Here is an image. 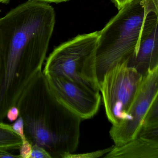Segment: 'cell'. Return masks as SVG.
<instances>
[{"mask_svg":"<svg viewBox=\"0 0 158 158\" xmlns=\"http://www.w3.org/2000/svg\"><path fill=\"white\" fill-rule=\"evenodd\" d=\"M55 24L48 3L28 0L0 18V116L40 71Z\"/></svg>","mask_w":158,"mask_h":158,"instance_id":"6da1fadb","label":"cell"},{"mask_svg":"<svg viewBox=\"0 0 158 158\" xmlns=\"http://www.w3.org/2000/svg\"><path fill=\"white\" fill-rule=\"evenodd\" d=\"M16 106L32 146L44 148L52 158H64L76 150L82 119L54 97L43 71L32 79Z\"/></svg>","mask_w":158,"mask_h":158,"instance_id":"7a4b0ae2","label":"cell"},{"mask_svg":"<svg viewBox=\"0 0 158 158\" xmlns=\"http://www.w3.org/2000/svg\"><path fill=\"white\" fill-rule=\"evenodd\" d=\"M144 18L142 0H132L99 31L96 53L98 83L107 71L119 64H128L135 56Z\"/></svg>","mask_w":158,"mask_h":158,"instance_id":"3957f363","label":"cell"},{"mask_svg":"<svg viewBox=\"0 0 158 158\" xmlns=\"http://www.w3.org/2000/svg\"><path fill=\"white\" fill-rule=\"evenodd\" d=\"M99 31L79 35L54 49L47 59L43 73L82 83L99 91L96 53Z\"/></svg>","mask_w":158,"mask_h":158,"instance_id":"277c9868","label":"cell"},{"mask_svg":"<svg viewBox=\"0 0 158 158\" xmlns=\"http://www.w3.org/2000/svg\"><path fill=\"white\" fill-rule=\"evenodd\" d=\"M143 79L136 70L123 63L107 71L99 82L106 115L113 125L125 119Z\"/></svg>","mask_w":158,"mask_h":158,"instance_id":"5b68a950","label":"cell"},{"mask_svg":"<svg viewBox=\"0 0 158 158\" xmlns=\"http://www.w3.org/2000/svg\"><path fill=\"white\" fill-rule=\"evenodd\" d=\"M158 96V67L144 76L141 85L127 113L125 119L113 125L110 135L120 146L137 136L144 118L154 100Z\"/></svg>","mask_w":158,"mask_h":158,"instance_id":"8992f818","label":"cell"},{"mask_svg":"<svg viewBox=\"0 0 158 158\" xmlns=\"http://www.w3.org/2000/svg\"><path fill=\"white\" fill-rule=\"evenodd\" d=\"M46 76L54 97L82 120L90 119L97 113L101 99L99 91L66 77Z\"/></svg>","mask_w":158,"mask_h":158,"instance_id":"52a82bcc","label":"cell"},{"mask_svg":"<svg viewBox=\"0 0 158 158\" xmlns=\"http://www.w3.org/2000/svg\"><path fill=\"white\" fill-rule=\"evenodd\" d=\"M158 14L150 12L145 16L137 51L127 65L144 77L158 67Z\"/></svg>","mask_w":158,"mask_h":158,"instance_id":"ba28073f","label":"cell"},{"mask_svg":"<svg viewBox=\"0 0 158 158\" xmlns=\"http://www.w3.org/2000/svg\"><path fill=\"white\" fill-rule=\"evenodd\" d=\"M106 158H158V140L137 136L127 143L114 146Z\"/></svg>","mask_w":158,"mask_h":158,"instance_id":"9c48e42d","label":"cell"},{"mask_svg":"<svg viewBox=\"0 0 158 158\" xmlns=\"http://www.w3.org/2000/svg\"><path fill=\"white\" fill-rule=\"evenodd\" d=\"M22 142V138L11 125L0 122V150L19 149Z\"/></svg>","mask_w":158,"mask_h":158,"instance_id":"30bf717a","label":"cell"},{"mask_svg":"<svg viewBox=\"0 0 158 158\" xmlns=\"http://www.w3.org/2000/svg\"><path fill=\"white\" fill-rule=\"evenodd\" d=\"M156 127H158V98L154 100L151 105L140 128Z\"/></svg>","mask_w":158,"mask_h":158,"instance_id":"8fae6325","label":"cell"},{"mask_svg":"<svg viewBox=\"0 0 158 158\" xmlns=\"http://www.w3.org/2000/svg\"><path fill=\"white\" fill-rule=\"evenodd\" d=\"M114 146L110 147L108 148L103 150L92 152H87V153H81V154H70L66 155L64 158H97L105 156L108 152H110L113 148Z\"/></svg>","mask_w":158,"mask_h":158,"instance_id":"7c38bea8","label":"cell"},{"mask_svg":"<svg viewBox=\"0 0 158 158\" xmlns=\"http://www.w3.org/2000/svg\"><path fill=\"white\" fill-rule=\"evenodd\" d=\"M22 145L20 148V155L21 158H30L32 150V145L26 138L22 139Z\"/></svg>","mask_w":158,"mask_h":158,"instance_id":"4fadbf2b","label":"cell"},{"mask_svg":"<svg viewBox=\"0 0 158 158\" xmlns=\"http://www.w3.org/2000/svg\"><path fill=\"white\" fill-rule=\"evenodd\" d=\"M30 158H52V157L44 148L34 145L32 146V153Z\"/></svg>","mask_w":158,"mask_h":158,"instance_id":"5bb4252c","label":"cell"},{"mask_svg":"<svg viewBox=\"0 0 158 158\" xmlns=\"http://www.w3.org/2000/svg\"><path fill=\"white\" fill-rule=\"evenodd\" d=\"M144 10L145 16L150 12L158 14V0H142Z\"/></svg>","mask_w":158,"mask_h":158,"instance_id":"9a60e30c","label":"cell"},{"mask_svg":"<svg viewBox=\"0 0 158 158\" xmlns=\"http://www.w3.org/2000/svg\"><path fill=\"white\" fill-rule=\"evenodd\" d=\"M13 129L22 138V139L26 138L24 134V125L23 119L19 116L18 119L11 125Z\"/></svg>","mask_w":158,"mask_h":158,"instance_id":"2e32d148","label":"cell"},{"mask_svg":"<svg viewBox=\"0 0 158 158\" xmlns=\"http://www.w3.org/2000/svg\"><path fill=\"white\" fill-rule=\"evenodd\" d=\"M20 116V111L17 106L11 107L8 111L6 117L10 122H15Z\"/></svg>","mask_w":158,"mask_h":158,"instance_id":"e0dca14e","label":"cell"},{"mask_svg":"<svg viewBox=\"0 0 158 158\" xmlns=\"http://www.w3.org/2000/svg\"><path fill=\"white\" fill-rule=\"evenodd\" d=\"M132 1V0H112L113 2L119 10L123 6Z\"/></svg>","mask_w":158,"mask_h":158,"instance_id":"ac0fdd59","label":"cell"},{"mask_svg":"<svg viewBox=\"0 0 158 158\" xmlns=\"http://www.w3.org/2000/svg\"><path fill=\"white\" fill-rule=\"evenodd\" d=\"M37 1L40 2L44 3H60V2H65L68 1L70 0H35Z\"/></svg>","mask_w":158,"mask_h":158,"instance_id":"d6986e66","label":"cell"},{"mask_svg":"<svg viewBox=\"0 0 158 158\" xmlns=\"http://www.w3.org/2000/svg\"><path fill=\"white\" fill-rule=\"evenodd\" d=\"M10 1V0H0V3L7 4V3H9Z\"/></svg>","mask_w":158,"mask_h":158,"instance_id":"ffe728a7","label":"cell"}]
</instances>
